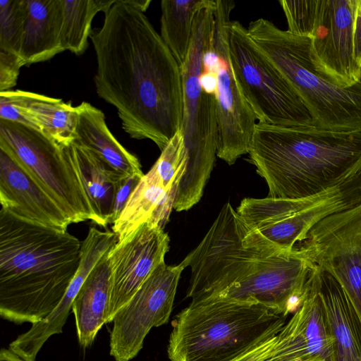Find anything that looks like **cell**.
Returning <instances> with one entry per match:
<instances>
[{
	"label": "cell",
	"mask_w": 361,
	"mask_h": 361,
	"mask_svg": "<svg viewBox=\"0 0 361 361\" xmlns=\"http://www.w3.org/2000/svg\"><path fill=\"white\" fill-rule=\"evenodd\" d=\"M127 1L133 7L143 13L148 8L151 3L150 0H127Z\"/></svg>",
	"instance_id": "36"
},
{
	"label": "cell",
	"mask_w": 361,
	"mask_h": 361,
	"mask_svg": "<svg viewBox=\"0 0 361 361\" xmlns=\"http://www.w3.org/2000/svg\"><path fill=\"white\" fill-rule=\"evenodd\" d=\"M359 0H321L310 43L316 71L336 85L349 87L361 81L353 54V25Z\"/></svg>",
	"instance_id": "13"
},
{
	"label": "cell",
	"mask_w": 361,
	"mask_h": 361,
	"mask_svg": "<svg viewBox=\"0 0 361 361\" xmlns=\"http://www.w3.org/2000/svg\"><path fill=\"white\" fill-rule=\"evenodd\" d=\"M313 279L333 340L334 361H361V319L340 283L315 266Z\"/></svg>",
	"instance_id": "18"
},
{
	"label": "cell",
	"mask_w": 361,
	"mask_h": 361,
	"mask_svg": "<svg viewBox=\"0 0 361 361\" xmlns=\"http://www.w3.org/2000/svg\"><path fill=\"white\" fill-rule=\"evenodd\" d=\"M213 0H162L161 1V37L183 67L189 52L197 12L210 5Z\"/></svg>",
	"instance_id": "24"
},
{
	"label": "cell",
	"mask_w": 361,
	"mask_h": 361,
	"mask_svg": "<svg viewBox=\"0 0 361 361\" xmlns=\"http://www.w3.org/2000/svg\"><path fill=\"white\" fill-rule=\"evenodd\" d=\"M353 35L354 58L357 64L361 68V0L358 1Z\"/></svg>",
	"instance_id": "34"
},
{
	"label": "cell",
	"mask_w": 361,
	"mask_h": 361,
	"mask_svg": "<svg viewBox=\"0 0 361 361\" xmlns=\"http://www.w3.org/2000/svg\"><path fill=\"white\" fill-rule=\"evenodd\" d=\"M288 30L296 35L311 37L317 20L321 0H281Z\"/></svg>",
	"instance_id": "29"
},
{
	"label": "cell",
	"mask_w": 361,
	"mask_h": 361,
	"mask_svg": "<svg viewBox=\"0 0 361 361\" xmlns=\"http://www.w3.org/2000/svg\"><path fill=\"white\" fill-rule=\"evenodd\" d=\"M274 351L284 361H334L333 340L313 269L308 293L277 334Z\"/></svg>",
	"instance_id": "16"
},
{
	"label": "cell",
	"mask_w": 361,
	"mask_h": 361,
	"mask_svg": "<svg viewBox=\"0 0 361 361\" xmlns=\"http://www.w3.org/2000/svg\"><path fill=\"white\" fill-rule=\"evenodd\" d=\"M27 12V0L0 1V51L20 55Z\"/></svg>",
	"instance_id": "28"
},
{
	"label": "cell",
	"mask_w": 361,
	"mask_h": 361,
	"mask_svg": "<svg viewBox=\"0 0 361 361\" xmlns=\"http://www.w3.org/2000/svg\"><path fill=\"white\" fill-rule=\"evenodd\" d=\"M0 202L1 208L15 216L44 226L67 231L71 224L54 200L1 147Z\"/></svg>",
	"instance_id": "17"
},
{
	"label": "cell",
	"mask_w": 361,
	"mask_h": 361,
	"mask_svg": "<svg viewBox=\"0 0 361 361\" xmlns=\"http://www.w3.org/2000/svg\"><path fill=\"white\" fill-rule=\"evenodd\" d=\"M63 25L61 47L65 50L79 56L88 47L91 24L94 16L99 11L104 13L116 0H62Z\"/></svg>",
	"instance_id": "25"
},
{
	"label": "cell",
	"mask_w": 361,
	"mask_h": 361,
	"mask_svg": "<svg viewBox=\"0 0 361 361\" xmlns=\"http://www.w3.org/2000/svg\"><path fill=\"white\" fill-rule=\"evenodd\" d=\"M245 226L228 202L180 262L190 267L191 302L225 300L264 305L288 317L302 304L314 265L295 247L272 254L243 244Z\"/></svg>",
	"instance_id": "2"
},
{
	"label": "cell",
	"mask_w": 361,
	"mask_h": 361,
	"mask_svg": "<svg viewBox=\"0 0 361 361\" xmlns=\"http://www.w3.org/2000/svg\"><path fill=\"white\" fill-rule=\"evenodd\" d=\"M176 197L160 183L150 169L142 178L112 225L117 241L126 238L146 222L164 228L173 209Z\"/></svg>",
	"instance_id": "21"
},
{
	"label": "cell",
	"mask_w": 361,
	"mask_h": 361,
	"mask_svg": "<svg viewBox=\"0 0 361 361\" xmlns=\"http://www.w3.org/2000/svg\"><path fill=\"white\" fill-rule=\"evenodd\" d=\"M215 6L214 1L196 14L189 52L180 68L183 102L180 130L188 163L174 202L177 212L188 211L200 200L216 156V97L205 91L200 82L205 54L214 45Z\"/></svg>",
	"instance_id": "7"
},
{
	"label": "cell",
	"mask_w": 361,
	"mask_h": 361,
	"mask_svg": "<svg viewBox=\"0 0 361 361\" xmlns=\"http://www.w3.org/2000/svg\"><path fill=\"white\" fill-rule=\"evenodd\" d=\"M295 247L340 283L361 319V203L322 220Z\"/></svg>",
	"instance_id": "11"
},
{
	"label": "cell",
	"mask_w": 361,
	"mask_h": 361,
	"mask_svg": "<svg viewBox=\"0 0 361 361\" xmlns=\"http://www.w3.org/2000/svg\"><path fill=\"white\" fill-rule=\"evenodd\" d=\"M0 361H26L9 348H1Z\"/></svg>",
	"instance_id": "35"
},
{
	"label": "cell",
	"mask_w": 361,
	"mask_h": 361,
	"mask_svg": "<svg viewBox=\"0 0 361 361\" xmlns=\"http://www.w3.org/2000/svg\"><path fill=\"white\" fill-rule=\"evenodd\" d=\"M254 44L302 100L316 126L334 131H361V81L349 87L319 73L310 58L311 37L283 30L259 18L247 28Z\"/></svg>",
	"instance_id": "6"
},
{
	"label": "cell",
	"mask_w": 361,
	"mask_h": 361,
	"mask_svg": "<svg viewBox=\"0 0 361 361\" xmlns=\"http://www.w3.org/2000/svg\"><path fill=\"white\" fill-rule=\"evenodd\" d=\"M185 267L158 266L130 300L115 314L110 332V355L116 361H130L143 347L152 327L168 322Z\"/></svg>",
	"instance_id": "12"
},
{
	"label": "cell",
	"mask_w": 361,
	"mask_h": 361,
	"mask_svg": "<svg viewBox=\"0 0 361 361\" xmlns=\"http://www.w3.org/2000/svg\"><path fill=\"white\" fill-rule=\"evenodd\" d=\"M214 49L217 58L216 156L229 165L248 154L257 118L235 78L228 51L231 13L235 2L215 0Z\"/></svg>",
	"instance_id": "10"
},
{
	"label": "cell",
	"mask_w": 361,
	"mask_h": 361,
	"mask_svg": "<svg viewBox=\"0 0 361 361\" xmlns=\"http://www.w3.org/2000/svg\"><path fill=\"white\" fill-rule=\"evenodd\" d=\"M287 317L255 303L190 302L172 322L171 361H233L277 335Z\"/></svg>",
	"instance_id": "5"
},
{
	"label": "cell",
	"mask_w": 361,
	"mask_h": 361,
	"mask_svg": "<svg viewBox=\"0 0 361 361\" xmlns=\"http://www.w3.org/2000/svg\"><path fill=\"white\" fill-rule=\"evenodd\" d=\"M76 109L78 123L74 142L92 151L123 176L145 175L138 159L111 134L100 109L86 102L77 106Z\"/></svg>",
	"instance_id": "20"
},
{
	"label": "cell",
	"mask_w": 361,
	"mask_h": 361,
	"mask_svg": "<svg viewBox=\"0 0 361 361\" xmlns=\"http://www.w3.org/2000/svg\"><path fill=\"white\" fill-rule=\"evenodd\" d=\"M29 111L37 129L59 145L75 140L78 111L71 102L39 94Z\"/></svg>",
	"instance_id": "26"
},
{
	"label": "cell",
	"mask_w": 361,
	"mask_h": 361,
	"mask_svg": "<svg viewBox=\"0 0 361 361\" xmlns=\"http://www.w3.org/2000/svg\"><path fill=\"white\" fill-rule=\"evenodd\" d=\"M0 147L59 205L71 224L95 216L87 196L61 146L39 130L0 119Z\"/></svg>",
	"instance_id": "9"
},
{
	"label": "cell",
	"mask_w": 361,
	"mask_h": 361,
	"mask_svg": "<svg viewBox=\"0 0 361 361\" xmlns=\"http://www.w3.org/2000/svg\"><path fill=\"white\" fill-rule=\"evenodd\" d=\"M228 51L236 81L258 123L316 126L301 98L237 20L230 23Z\"/></svg>",
	"instance_id": "8"
},
{
	"label": "cell",
	"mask_w": 361,
	"mask_h": 361,
	"mask_svg": "<svg viewBox=\"0 0 361 361\" xmlns=\"http://www.w3.org/2000/svg\"><path fill=\"white\" fill-rule=\"evenodd\" d=\"M39 94L23 90H7L0 92V119L16 122L37 130L30 114V105Z\"/></svg>",
	"instance_id": "30"
},
{
	"label": "cell",
	"mask_w": 361,
	"mask_h": 361,
	"mask_svg": "<svg viewBox=\"0 0 361 361\" xmlns=\"http://www.w3.org/2000/svg\"><path fill=\"white\" fill-rule=\"evenodd\" d=\"M308 361H319V360H308Z\"/></svg>",
	"instance_id": "37"
},
{
	"label": "cell",
	"mask_w": 361,
	"mask_h": 361,
	"mask_svg": "<svg viewBox=\"0 0 361 361\" xmlns=\"http://www.w3.org/2000/svg\"><path fill=\"white\" fill-rule=\"evenodd\" d=\"M248 154L268 197H308L361 173V131L257 123Z\"/></svg>",
	"instance_id": "4"
},
{
	"label": "cell",
	"mask_w": 361,
	"mask_h": 361,
	"mask_svg": "<svg viewBox=\"0 0 361 361\" xmlns=\"http://www.w3.org/2000/svg\"><path fill=\"white\" fill-rule=\"evenodd\" d=\"M143 176L134 175L126 176L121 179L114 200L111 224H113L114 222L119 217L132 192Z\"/></svg>",
	"instance_id": "32"
},
{
	"label": "cell",
	"mask_w": 361,
	"mask_h": 361,
	"mask_svg": "<svg viewBox=\"0 0 361 361\" xmlns=\"http://www.w3.org/2000/svg\"><path fill=\"white\" fill-rule=\"evenodd\" d=\"M335 187L305 198H244L236 209L245 226L243 245L272 254L290 253L298 244L295 214L327 197Z\"/></svg>",
	"instance_id": "15"
},
{
	"label": "cell",
	"mask_w": 361,
	"mask_h": 361,
	"mask_svg": "<svg viewBox=\"0 0 361 361\" xmlns=\"http://www.w3.org/2000/svg\"><path fill=\"white\" fill-rule=\"evenodd\" d=\"M109 251L92 269L73 303L71 312L78 342L83 348L92 344L98 331L106 324L111 294Z\"/></svg>",
	"instance_id": "23"
},
{
	"label": "cell",
	"mask_w": 361,
	"mask_h": 361,
	"mask_svg": "<svg viewBox=\"0 0 361 361\" xmlns=\"http://www.w3.org/2000/svg\"><path fill=\"white\" fill-rule=\"evenodd\" d=\"M98 96L117 109L130 137L149 139L162 151L180 129V68L145 13L116 0L102 26L92 30Z\"/></svg>",
	"instance_id": "1"
},
{
	"label": "cell",
	"mask_w": 361,
	"mask_h": 361,
	"mask_svg": "<svg viewBox=\"0 0 361 361\" xmlns=\"http://www.w3.org/2000/svg\"><path fill=\"white\" fill-rule=\"evenodd\" d=\"M27 6L20 53L26 66L49 60L63 51L62 0H27Z\"/></svg>",
	"instance_id": "22"
},
{
	"label": "cell",
	"mask_w": 361,
	"mask_h": 361,
	"mask_svg": "<svg viewBox=\"0 0 361 361\" xmlns=\"http://www.w3.org/2000/svg\"><path fill=\"white\" fill-rule=\"evenodd\" d=\"M187 163L184 137L180 129L161 151L151 170L160 183L176 195Z\"/></svg>",
	"instance_id": "27"
},
{
	"label": "cell",
	"mask_w": 361,
	"mask_h": 361,
	"mask_svg": "<svg viewBox=\"0 0 361 361\" xmlns=\"http://www.w3.org/2000/svg\"><path fill=\"white\" fill-rule=\"evenodd\" d=\"M73 166L87 196L96 225L111 224L114 200L123 176L113 170L92 151L73 141L60 145Z\"/></svg>",
	"instance_id": "19"
},
{
	"label": "cell",
	"mask_w": 361,
	"mask_h": 361,
	"mask_svg": "<svg viewBox=\"0 0 361 361\" xmlns=\"http://www.w3.org/2000/svg\"><path fill=\"white\" fill-rule=\"evenodd\" d=\"M276 341L277 335L233 361H272L271 358V351Z\"/></svg>",
	"instance_id": "33"
},
{
	"label": "cell",
	"mask_w": 361,
	"mask_h": 361,
	"mask_svg": "<svg viewBox=\"0 0 361 361\" xmlns=\"http://www.w3.org/2000/svg\"><path fill=\"white\" fill-rule=\"evenodd\" d=\"M25 63L18 54L0 51V92L14 87Z\"/></svg>",
	"instance_id": "31"
},
{
	"label": "cell",
	"mask_w": 361,
	"mask_h": 361,
	"mask_svg": "<svg viewBox=\"0 0 361 361\" xmlns=\"http://www.w3.org/2000/svg\"><path fill=\"white\" fill-rule=\"evenodd\" d=\"M80 242L0 210V316L16 324L47 317L65 295L80 262Z\"/></svg>",
	"instance_id": "3"
},
{
	"label": "cell",
	"mask_w": 361,
	"mask_h": 361,
	"mask_svg": "<svg viewBox=\"0 0 361 361\" xmlns=\"http://www.w3.org/2000/svg\"><path fill=\"white\" fill-rule=\"evenodd\" d=\"M169 237L164 228L146 222L109 251L111 294L106 324L133 296L152 271L164 262Z\"/></svg>",
	"instance_id": "14"
}]
</instances>
